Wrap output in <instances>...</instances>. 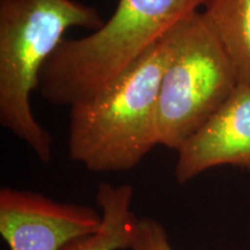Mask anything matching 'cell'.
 Returning <instances> with one entry per match:
<instances>
[{
	"instance_id": "obj_1",
	"label": "cell",
	"mask_w": 250,
	"mask_h": 250,
	"mask_svg": "<svg viewBox=\"0 0 250 250\" xmlns=\"http://www.w3.org/2000/svg\"><path fill=\"white\" fill-rule=\"evenodd\" d=\"M208 0H117L110 18L89 35L64 39L40 74L45 101L71 107L99 93Z\"/></svg>"
},
{
	"instance_id": "obj_2",
	"label": "cell",
	"mask_w": 250,
	"mask_h": 250,
	"mask_svg": "<svg viewBox=\"0 0 250 250\" xmlns=\"http://www.w3.org/2000/svg\"><path fill=\"white\" fill-rule=\"evenodd\" d=\"M168 33L107 87L71 105L72 161L92 173L127 171L158 146L156 108L169 56Z\"/></svg>"
},
{
	"instance_id": "obj_3",
	"label": "cell",
	"mask_w": 250,
	"mask_h": 250,
	"mask_svg": "<svg viewBox=\"0 0 250 250\" xmlns=\"http://www.w3.org/2000/svg\"><path fill=\"white\" fill-rule=\"evenodd\" d=\"M103 23L98 9L77 0H0V123L43 164L52 161L54 142L30 103L41 72L68 29Z\"/></svg>"
},
{
	"instance_id": "obj_4",
	"label": "cell",
	"mask_w": 250,
	"mask_h": 250,
	"mask_svg": "<svg viewBox=\"0 0 250 250\" xmlns=\"http://www.w3.org/2000/svg\"><path fill=\"white\" fill-rule=\"evenodd\" d=\"M156 108L158 146L177 151L236 88L233 68L202 12L171 28Z\"/></svg>"
},
{
	"instance_id": "obj_5",
	"label": "cell",
	"mask_w": 250,
	"mask_h": 250,
	"mask_svg": "<svg viewBox=\"0 0 250 250\" xmlns=\"http://www.w3.org/2000/svg\"><path fill=\"white\" fill-rule=\"evenodd\" d=\"M101 226V211L90 206L57 202L29 190H0V234L9 250H62Z\"/></svg>"
},
{
	"instance_id": "obj_6",
	"label": "cell",
	"mask_w": 250,
	"mask_h": 250,
	"mask_svg": "<svg viewBox=\"0 0 250 250\" xmlns=\"http://www.w3.org/2000/svg\"><path fill=\"white\" fill-rule=\"evenodd\" d=\"M176 152L175 179L179 184L225 165L250 173V86L237 85L213 116Z\"/></svg>"
},
{
	"instance_id": "obj_7",
	"label": "cell",
	"mask_w": 250,
	"mask_h": 250,
	"mask_svg": "<svg viewBox=\"0 0 250 250\" xmlns=\"http://www.w3.org/2000/svg\"><path fill=\"white\" fill-rule=\"evenodd\" d=\"M202 15L223 48L237 85L250 86V0H208Z\"/></svg>"
},
{
	"instance_id": "obj_8",
	"label": "cell",
	"mask_w": 250,
	"mask_h": 250,
	"mask_svg": "<svg viewBox=\"0 0 250 250\" xmlns=\"http://www.w3.org/2000/svg\"><path fill=\"white\" fill-rule=\"evenodd\" d=\"M133 188L100 183L96 203L102 213V226L95 234L77 239L62 250H130L138 217L131 210Z\"/></svg>"
},
{
	"instance_id": "obj_9",
	"label": "cell",
	"mask_w": 250,
	"mask_h": 250,
	"mask_svg": "<svg viewBox=\"0 0 250 250\" xmlns=\"http://www.w3.org/2000/svg\"><path fill=\"white\" fill-rule=\"evenodd\" d=\"M130 250H174L164 225L154 218H138Z\"/></svg>"
}]
</instances>
